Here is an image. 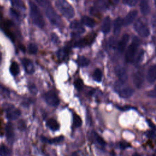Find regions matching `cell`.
<instances>
[{
    "label": "cell",
    "instance_id": "obj_10",
    "mask_svg": "<svg viewBox=\"0 0 156 156\" xmlns=\"http://www.w3.org/2000/svg\"><path fill=\"white\" fill-rule=\"evenodd\" d=\"M116 73L118 77L119 82L124 83L127 80V74L124 68L118 66L116 69Z\"/></svg>",
    "mask_w": 156,
    "mask_h": 156
},
{
    "label": "cell",
    "instance_id": "obj_30",
    "mask_svg": "<svg viewBox=\"0 0 156 156\" xmlns=\"http://www.w3.org/2000/svg\"><path fill=\"white\" fill-rule=\"evenodd\" d=\"M64 139L63 136H60L58 137H57V138H52V139H51V140H47L46 138H42V140L43 141H46V142H48L49 143H59V142H61Z\"/></svg>",
    "mask_w": 156,
    "mask_h": 156
},
{
    "label": "cell",
    "instance_id": "obj_39",
    "mask_svg": "<svg viewBox=\"0 0 156 156\" xmlns=\"http://www.w3.org/2000/svg\"><path fill=\"white\" fill-rule=\"evenodd\" d=\"M143 56V51H141L139 54H138V56L136 58V61H135V63H138L141 60V58Z\"/></svg>",
    "mask_w": 156,
    "mask_h": 156
},
{
    "label": "cell",
    "instance_id": "obj_48",
    "mask_svg": "<svg viewBox=\"0 0 156 156\" xmlns=\"http://www.w3.org/2000/svg\"><path fill=\"white\" fill-rule=\"evenodd\" d=\"M72 156H77V154L76 153H74L73 154V155Z\"/></svg>",
    "mask_w": 156,
    "mask_h": 156
},
{
    "label": "cell",
    "instance_id": "obj_4",
    "mask_svg": "<svg viewBox=\"0 0 156 156\" xmlns=\"http://www.w3.org/2000/svg\"><path fill=\"white\" fill-rule=\"evenodd\" d=\"M140 44V40L137 37H134L132 43L128 46L127 51L126 52L125 58L126 61L127 63L132 62L134 60L137 48Z\"/></svg>",
    "mask_w": 156,
    "mask_h": 156
},
{
    "label": "cell",
    "instance_id": "obj_8",
    "mask_svg": "<svg viewBox=\"0 0 156 156\" xmlns=\"http://www.w3.org/2000/svg\"><path fill=\"white\" fill-rule=\"evenodd\" d=\"M21 115V111L14 107H9L6 111V118L10 120H15Z\"/></svg>",
    "mask_w": 156,
    "mask_h": 156
},
{
    "label": "cell",
    "instance_id": "obj_22",
    "mask_svg": "<svg viewBox=\"0 0 156 156\" xmlns=\"http://www.w3.org/2000/svg\"><path fill=\"white\" fill-rule=\"evenodd\" d=\"M46 124L48 127L52 130H57L59 129V124L54 119H49L48 120Z\"/></svg>",
    "mask_w": 156,
    "mask_h": 156
},
{
    "label": "cell",
    "instance_id": "obj_31",
    "mask_svg": "<svg viewBox=\"0 0 156 156\" xmlns=\"http://www.w3.org/2000/svg\"><path fill=\"white\" fill-rule=\"evenodd\" d=\"M28 51L30 54H36L38 51L37 46L34 43H30L28 46Z\"/></svg>",
    "mask_w": 156,
    "mask_h": 156
},
{
    "label": "cell",
    "instance_id": "obj_36",
    "mask_svg": "<svg viewBox=\"0 0 156 156\" xmlns=\"http://www.w3.org/2000/svg\"><path fill=\"white\" fill-rule=\"evenodd\" d=\"M29 90H30L31 93H32L34 94H35L37 93V88L34 84H31L29 86Z\"/></svg>",
    "mask_w": 156,
    "mask_h": 156
},
{
    "label": "cell",
    "instance_id": "obj_34",
    "mask_svg": "<svg viewBox=\"0 0 156 156\" xmlns=\"http://www.w3.org/2000/svg\"><path fill=\"white\" fill-rule=\"evenodd\" d=\"M13 2L15 5L18 6V7L21 9H25L24 4L21 0H13Z\"/></svg>",
    "mask_w": 156,
    "mask_h": 156
},
{
    "label": "cell",
    "instance_id": "obj_7",
    "mask_svg": "<svg viewBox=\"0 0 156 156\" xmlns=\"http://www.w3.org/2000/svg\"><path fill=\"white\" fill-rule=\"evenodd\" d=\"M45 101L48 104L51 106H57L59 104V99L57 94L53 91H49L44 95Z\"/></svg>",
    "mask_w": 156,
    "mask_h": 156
},
{
    "label": "cell",
    "instance_id": "obj_44",
    "mask_svg": "<svg viewBox=\"0 0 156 156\" xmlns=\"http://www.w3.org/2000/svg\"><path fill=\"white\" fill-rule=\"evenodd\" d=\"M19 47H20V48L21 49V50H23V51H25V48H24V46H23V45H22V44H20L19 45Z\"/></svg>",
    "mask_w": 156,
    "mask_h": 156
},
{
    "label": "cell",
    "instance_id": "obj_25",
    "mask_svg": "<svg viewBox=\"0 0 156 156\" xmlns=\"http://www.w3.org/2000/svg\"><path fill=\"white\" fill-rule=\"evenodd\" d=\"M77 62L80 66H85L89 64L90 60L83 56H81L79 57Z\"/></svg>",
    "mask_w": 156,
    "mask_h": 156
},
{
    "label": "cell",
    "instance_id": "obj_37",
    "mask_svg": "<svg viewBox=\"0 0 156 156\" xmlns=\"http://www.w3.org/2000/svg\"><path fill=\"white\" fill-rule=\"evenodd\" d=\"M147 96L150 97V98H156V89L148 91L147 93Z\"/></svg>",
    "mask_w": 156,
    "mask_h": 156
},
{
    "label": "cell",
    "instance_id": "obj_13",
    "mask_svg": "<svg viewBox=\"0 0 156 156\" xmlns=\"http://www.w3.org/2000/svg\"><path fill=\"white\" fill-rule=\"evenodd\" d=\"M138 14V12L136 10H132L130 11L125 17V18L123 20V25L124 26H128L135 19L136 15Z\"/></svg>",
    "mask_w": 156,
    "mask_h": 156
},
{
    "label": "cell",
    "instance_id": "obj_15",
    "mask_svg": "<svg viewBox=\"0 0 156 156\" xmlns=\"http://www.w3.org/2000/svg\"><path fill=\"white\" fill-rule=\"evenodd\" d=\"M94 35H91L88 37H86L85 38L80 39L74 43L75 47H84L88 44H90L94 40Z\"/></svg>",
    "mask_w": 156,
    "mask_h": 156
},
{
    "label": "cell",
    "instance_id": "obj_21",
    "mask_svg": "<svg viewBox=\"0 0 156 156\" xmlns=\"http://www.w3.org/2000/svg\"><path fill=\"white\" fill-rule=\"evenodd\" d=\"M82 23L83 24H85V26H87L88 27H93L96 24L95 21L93 18H91L90 17H88V16H85L82 17Z\"/></svg>",
    "mask_w": 156,
    "mask_h": 156
},
{
    "label": "cell",
    "instance_id": "obj_26",
    "mask_svg": "<svg viewBox=\"0 0 156 156\" xmlns=\"http://www.w3.org/2000/svg\"><path fill=\"white\" fill-rule=\"evenodd\" d=\"M10 150L4 145H0V156H10Z\"/></svg>",
    "mask_w": 156,
    "mask_h": 156
},
{
    "label": "cell",
    "instance_id": "obj_40",
    "mask_svg": "<svg viewBox=\"0 0 156 156\" xmlns=\"http://www.w3.org/2000/svg\"><path fill=\"white\" fill-rule=\"evenodd\" d=\"M119 145H120L121 148H122V149H126V148L130 146V145L129 143H126V142H122L120 143Z\"/></svg>",
    "mask_w": 156,
    "mask_h": 156
},
{
    "label": "cell",
    "instance_id": "obj_29",
    "mask_svg": "<svg viewBox=\"0 0 156 156\" xmlns=\"http://www.w3.org/2000/svg\"><path fill=\"white\" fill-rule=\"evenodd\" d=\"M82 119L80 118V117L76 115V114H74L73 115V124L76 127H79L82 125Z\"/></svg>",
    "mask_w": 156,
    "mask_h": 156
},
{
    "label": "cell",
    "instance_id": "obj_2",
    "mask_svg": "<svg viewBox=\"0 0 156 156\" xmlns=\"http://www.w3.org/2000/svg\"><path fill=\"white\" fill-rule=\"evenodd\" d=\"M55 6L58 10L66 18H71L74 15V10L73 7L65 0H57Z\"/></svg>",
    "mask_w": 156,
    "mask_h": 156
},
{
    "label": "cell",
    "instance_id": "obj_45",
    "mask_svg": "<svg viewBox=\"0 0 156 156\" xmlns=\"http://www.w3.org/2000/svg\"><path fill=\"white\" fill-rule=\"evenodd\" d=\"M132 156H141V155L138 153H134V154H133Z\"/></svg>",
    "mask_w": 156,
    "mask_h": 156
},
{
    "label": "cell",
    "instance_id": "obj_23",
    "mask_svg": "<svg viewBox=\"0 0 156 156\" xmlns=\"http://www.w3.org/2000/svg\"><path fill=\"white\" fill-rule=\"evenodd\" d=\"M96 5L97 8L102 10L106 9L108 7V4L107 2V0H96Z\"/></svg>",
    "mask_w": 156,
    "mask_h": 156
},
{
    "label": "cell",
    "instance_id": "obj_12",
    "mask_svg": "<svg viewBox=\"0 0 156 156\" xmlns=\"http://www.w3.org/2000/svg\"><path fill=\"white\" fill-rule=\"evenodd\" d=\"M21 62H22V64L24 66V69H25V71L27 73L32 74V73H34V65L32 63V62L30 59L24 58L21 60Z\"/></svg>",
    "mask_w": 156,
    "mask_h": 156
},
{
    "label": "cell",
    "instance_id": "obj_28",
    "mask_svg": "<svg viewBox=\"0 0 156 156\" xmlns=\"http://www.w3.org/2000/svg\"><path fill=\"white\" fill-rule=\"evenodd\" d=\"M93 79L98 82H99L101 81L102 79V72L99 69H96L94 71L93 75Z\"/></svg>",
    "mask_w": 156,
    "mask_h": 156
},
{
    "label": "cell",
    "instance_id": "obj_16",
    "mask_svg": "<svg viewBox=\"0 0 156 156\" xmlns=\"http://www.w3.org/2000/svg\"><path fill=\"white\" fill-rule=\"evenodd\" d=\"M147 80L149 83H153L156 80V65H152L147 73Z\"/></svg>",
    "mask_w": 156,
    "mask_h": 156
},
{
    "label": "cell",
    "instance_id": "obj_11",
    "mask_svg": "<svg viewBox=\"0 0 156 156\" xmlns=\"http://www.w3.org/2000/svg\"><path fill=\"white\" fill-rule=\"evenodd\" d=\"M133 82L136 88H140L141 87L144 82V76L141 71H136L133 74Z\"/></svg>",
    "mask_w": 156,
    "mask_h": 156
},
{
    "label": "cell",
    "instance_id": "obj_33",
    "mask_svg": "<svg viewBox=\"0 0 156 156\" xmlns=\"http://www.w3.org/2000/svg\"><path fill=\"white\" fill-rule=\"evenodd\" d=\"M75 87L77 90H81L83 87V82L80 79H77L75 81Z\"/></svg>",
    "mask_w": 156,
    "mask_h": 156
},
{
    "label": "cell",
    "instance_id": "obj_32",
    "mask_svg": "<svg viewBox=\"0 0 156 156\" xmlns=\"http://www.w3.org/2000/svg\"><path fill=\"white\" fill-rule=\"evenodd\" d=\"M94 139L96 140V141L99 144H100L101 146H104L105 144V141L102 139V138H101L99 135H98L97 133H94Z\"/></svg>",
    "mask_w": 156,
    "mask_h": 156
},
{
    "label": "cell",
    "instance_id": "obj_6",
    "mask_svg": "<svg viewBox=\"0 0 156 156\" xmlns=\"http://www.w3.org/2000/svg\"><path fill=\"white\" fill-rule=\"evenodd\" d=\"M134 29L138 32V34L143 37H147L149 35V28L140 20H137L135 23Z\"/></svg>",
    "mask_w": 156,
    "mask_h": 156
},
{
    "label": "cell",
    "instance_id": "obj_43",
    "mask_svg": "<svg viewBox=\"0 0 156 156\" xmlns=\"http://www.w3.org/2000/svg\"><path fill=\"white\" fill-rule=\"evenodd\" d=\"M110 1H111L112 2L113 4H118V3L119 2V0H110Z\"/></svg>",
    "mask_w": 156,
    "mask_h": 156
},
{
    "label": "cell",
    "instance_id": "obj_14",
    "mask_svg": "<svg viewBox=\"0 0 156 156\" xmlns=\"http://www.w3.org/2000/svg\"><path fill=\"white\" fill-rule=\"evenodd\" d=\"M129 36L127 34H124L122 35V37H121V40H119V41L118 44V46H117L118 51L120 53H122L124 51V50L126 46V44L129 41Z\"/></svg>",
    "mask_w": 156,
    "mask_h": 156
},
{
    "label": "cell",
    "instance_id": "obj_35",
    "mask_svg": "<svg viewBox=\"0 0 156 156\" xmlns=\"http://www.w3.org/2000/svg\"><path fill=\"white\" fill-rule=\"evenodd\" d=\"M18 127L20 130H24L26 128V126L25 124V122L23 120L19 121L18 123Z\"/></svg>",
    "mask_w": 156,
    "mask_h": 156
},
{
    "label": "cell",
    "instance_id": "obj_20",
    "mask_svg": "<svg viewBox=\"0 0 156 156\" xmlns=\"http://www.w3.org/2000/svg\"><path fill=\"white\" fill-rule=\"evenodd\" d=\"M5 135L7 138L9 140H11L14 136V128L11 122H8L6 124L5 127Z\"/></svg>",
    "mask_w": 156,
    "mask_h": 156
},
{
    "label": "cell",
    "instance_id": "obj_9",
    "mask_svg": "<svg viewBox=\"0 0 156 156\" xmlns=\"http://www.w3.org/2000/svg\"><path fill=\"white\" fill-rule=\"evenodd\" d=\"M70 28L73 30V34L74 35H80L84 32L85 29L82 27L79 22L77 21H74L70 24Z\"/></svg>",
    "mask_w": 156,
    "mask_h": 156
},
{
    "label": "cell",
    "instance_id": "obj_17",
    "mask_svg": "<svg viewBox=\"0 0 156 156\" xmlns=\"http://www.w3.org/2000/svg\"><path fill=\"white\" fill-rule=\"evenodd\" d=\"M122 25H123V20L120 17H118L117 18H116L113 24V33L115 35H117L119 34Z\"/></svg>",
    "mask_w": 156,
    "mask_h": 156
},
{
    "label": "cell",
    "instance_id": "obj_24",
    "mask_svg": "<svg viewBox=\"0 0 156 156\" xmlns=\"http://www.w3.org/2000/svg\"><path fill=\"white\" fill-rule=\"evenodd\" d=\"M10 71L11 74L13 76H16L20 71V68L16 62H12L10 67Z\"/></svg>",
    "mask_w": 156,
    "mask_h": 156
},
{
    "label": "cell",
    "instance_id": "obj_38",
    "mask_svg": "<svg viewBox=\"0 0 156 156\" xmlns=\"http://www.w3.org/2000/svg\"><path fill=\"white\" fill-rule=\"evenodd\" d=\"M146 135L149 137V138H154L156 136V134L155 133L152 131V130H149L147 132H146Z\"/></svg>",
    "mask_w": 156,
    "mask_h": 156
},
{
    "label": "cell",
    "instance_id": "obj_47",
    "mask_svg": "<svg viewBox=\"0 0 156 156\" xmlns=\"http://www.w3.org/2000/svg\"><path fill=\"white\" fill-rule=\"evenodd\" d=\"M1 59H2V54H1V52H0V63H1Z\"/></svg>",
    "mask_w": 156,
    "mask_h": 156
},
{
    "label": "cell",
    "instance_id": "obj_41",
    "mask_svg": "<svg viewBox=\"0 0 156 156\" xmlns=\"http://www.w3.org/2000/svg\"><path fill=\"white\" fill-rule=\"evenodd\" d=\"M137 1L138 0H129L127 4L130 6H133L136 4Z\"/></svg>",
    "mask_w": 156,
    "mask_h": 156
},
{
    "label": "cell",
    "instance_id": "obj_19",
    "mask_svg": "<svg viewBox=\"0 0 156 156\" xmlns=\"http://www.w3.org/2000/svg\"><path fill=\"white\" fill-rule=\"evenodd\" d=\"M111 28V20L109 16H106L102 22V31L104 34L109 32Z\"/></svg>",
    "mask_w": 156,
    "mask_h": 156
},
{
    "label": "cell",
    "instance_id": "obj_27",
    "mask_svg": "<svg viewBox=\"0 0 156 156\" xmlns=\"http://www.w3.org/2000/svg\"><path fill=\"white\" fill-rule=\"evenodd\" d=\"M68 50L66 48L60 49L57 52L58 58L60 60H64L66 58V57L68 55Z\"/></svg>",
    "mask_w": 156,
    "mask_h": 156
},
{
    "label": "cell",
    "instance_id": "obj_3",
    "mask_svg": "<svg viewBox=\"0 0 156 156\" xmlns=\"http://www.w3.org/2000/svg\"><path fill=\"white\" fill-rule=\"evenodd\" d=\"M42 7L44 9L45 14L50 22L54 25H58L60 22V18L51 5L49 1H48Z\"/></svg>",
    "mask_w": 156,
    "mask_h": 156
},
{
    "label": "cell",
    "instance_id": "obj_5",
    "mask_svg": "<svg viewBox=\"0 0 156 156\" xmlns=\"http://www.w3.org/2000/svg\"><path fill=\"white\" fill-rule=\"evenodd\" d=\"M124 83L120 82H118L115 87V90L119 93V96L124 98H127L131 96L133 93V90L129 87H123Z\"/></svg>",
    "mask_w": 156,
    "mask_h": 156
},
{
    "label": "cell",
    "instance_id": "obj_50",
    "mask_svg": "<svg viewBox=\"0 0 156 156\" xmlns=\"http://www.w3.org/2000/svg\"><path fill=\"white\" fill-rule=\"evenodd\" d=\"M149 156H155V155H149Z\"/></svg>",
    "mask_w": 156,
    "mask_h": 156
},
{
    "label": "cell",
    "instance_id": "obj_49",
    "mask_svg": "<svg viewBox=\"0 0 156 156\" xmlns=\"http://www.w3.org/2000/svg\"><path fill=\"white\" fill-rule=\"evenodd\" d=\"M154 2H155V6H156V0H154Z\"/></svg>",
    "mask_w": 156,
    "mask_h": 156
},
{
    "label": "cell",
    "instance_id": "obj_1",
    "mask_svg": "<svg viewBox=\"0 0 156 156\" xmlns=\"http://www.w3.org/2000/svg\"><path fill=\"white\" fill-rule=\"evenodd\" d=\"M30 15L32 22L39 27H43L44 21L43 16L36 4L32 2H30Z\"/></svg>",
    "mask_w": 156,
    "mask_h": 156
},
{
    "label": "cell",
    "instance_id": "obj_42",
    "mask_svg": "<svg viewBox=\"0 0 156 156\" xmlns=\"http://www.w3.org/2000/svg\"><path fill=\"white\" fill-rule=\"evenodd\" d=\"M147 122H148V124L149 125V126L151 127H152L153 129H154V130H156V127H155V126L154 124V123L152 122V121H151V120H149V119H147Z\"/></svg>",
    "mask_w": 156,
    "mask_h": 156
},
{
    "label": "cell",
    "instance_id": "obj_46",
    "mask_svg": "<svg viewBox=\"0 0 156 156\" xmlns=\"http://www.w3.org/2000/svg\"><path fill=\"white\" fill-rule=\"evenodd\" d=\"M122 1H123V2H124V4H126V3L128 2L129 0H122Z\"/></svg>",
    "mask_w": 156,
    "mask_h": 156
},
{
    "label": "cell",
    "instance_id": "obj_18",
    "mask_svg": "<svg viewBox=\"0 0 156 156\" xmlns=\"http://www.w3.org/2000/svg\"><path fill=\"white\" fill-rule=\"evenodd\" d=\"M140 8L143 15H146L150 12V7L148 0H140Z\"/></svg>",
    "mask_w": 156,
    "mask_h": 156
}]
</instances>
